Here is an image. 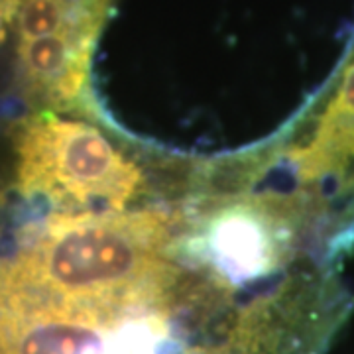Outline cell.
<instances>
[{"label":"cell","instance_id":"2","mask_svg":"<svg viewBox=\"0 0 354 354\" xmlns=\"http://www.w3.org/2000/svg\"><path fill=\"white\" fill-rule=\"evenodd\" d=\"M16 183L62 215H116L144 187L138 164L99 128L44 111L12 132Z\"/></svg>","mask_w":354,"mask_h":354},{"label":"cell","instance_id":"1","mask_svg":"<svg viewBox=\"0 0 354 354\" xmlns=\"http://www.w3.org/2000/svg\"><path fill=\"white\" fill-rule=\"evenodd\" d=\"M169 241L164 213H57L12 260L0 262V305L106 323L169 313Z\"/></svg>","mask_w":354,"mask_h":354},{"label":"cell","instance_id":"3","mask_svg":"<svg viewBox=\"0 0 354 354\" xmlns=\"http://www.w3.org/2000/svg\"><path fill=\"white\" fill-rule=\"evenodd\" d=\"M16 16V10H12L6 2L0 0V46L4 44V38H6V24L12 20Z\"/></svg>","mask_w":354,"mask_h":354}]
</instances>
